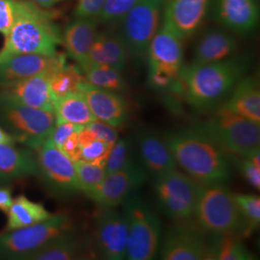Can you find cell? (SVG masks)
<instances>
[{
  "label": "cell",
  "instance_id": "obj_4",
  "mask_svg": "<svg viewBox=\"0 0 260 260\" xmlns=\"http://www.w3.org/2000/svg\"><path fill=\"white\" fill-rule=\"evenodd\" d=\"M194 217L204 231L213 235L249 233L233 193L222 183L201 184Z\"/></svg>",
  "mask_w": 260,
  "mask_h": 260
},
{
  "label": "cell",
  "instance_id": "obj_9",
  "mask_svg": "<svg viewBox=\"0 0 260 260\" xmlns=\"http://www.w3.org/2000/svg\"><path fill=\"white\" fill-rule=\"evenodd\" d=\"M71 219L65 214H52L40 223L0 234V256L26 259L56 237L72 231Z\"/></svg>",
  "mask_w": 260,
  "mask_h": 260
},
{
  "label": "cell",
  "instance_id": "obj_32",
  "mask_svg": "<svg viewBox=\"0 0 260 260\" xmlns=\"http://www.w3.org/2000/svg\"><path fill=\"white\" fill-rule=\"evenodd\" d=\"M48 81L50 91L56 100L70 93L80 92V87L85 79L80 69L66 63L49 74Z\"/></svg>",
  "mask_w": 260,
  "mask_h": 260
},
{
  "label": "cell",
  "instance_id": "obj_6",
  "mask_svg": "<svg viewBox=\"0 0 260 260\" xmlns=\"http://www.w3.org/2000/svg\"><path fill=\"white\" fill-rule=\"evenodd\" d=\"M122 206L128 228L126 259H153L162 240L157 214L135 193L123 202Z\"/></svg>",
  "mask_w": 260,
  "mask_h": 260
},
{
  "label": "cell",
  "instance_id": "obj_29",
  "mask_svg": "<svg viewBox=\"0 0 260 260\" xmlns=\"http://www.w3.org/2000/svg\"><path fill=\"white\" fill-rule=\"evenodd\" d=\"M82 246L79 238L72 231L64 233L31 253L26 259L71 260L79 256Z\"/></svg>",
  "mask_w": 260,
  "mask_h": 260
},
{
  "label": "cell",
  "instance_id": "obj_10",
  "mask_svg": "<svg viewBox=\"0 0 260 260\" xmlns=\"http://www.w3.org/2000/svg\"><path fill=\"white\" fill-rule=\"evenodd\" d=\"M154 179L158 205L172 220L183 223L194 218L201 183L177 169Z\"/></svg>",
  "mask_w": 260,
  "mask_h": 260
},
{
  "label": "cell",
  "instance_id": "obj_23",
  "mask_svg": "<svg viewBox=\"0 0 260 260\" xmlns=\"http://www.w3.org/2000/svg\"><path fill=\"white\" fill-rule=\"evenodd\" d=\"M223 103L231 111L260 123V88L258 80L252 76H243Z\"/></svg>",
  "mask_w": 260,
  "mask_h": 260
},
{
  "label": "cell",
  "instance_id": "obj_16",
  "mask_svg": "<svg viewBox=\"0 0 260 260\" xmlns=\"http://www.w3.org/2000/svg\"><path fill=\"white\" fill-rule=\"evenodd\" d=\"M209 0H165L163 25L180 40L191 37L201 27Z\"/></svg>",
  "mask_w": 260,
  "mask_h": 260
},
{
  "label": "cell",
  "instance_id": "obj_15",
  "mask_svg": "<svg viewBox=\"0 0 260 260\" xmlns=\"http://www.w3.org/2000/svg\"><path fill=\"white\" fill-rule=\"evenodd\" d=\"M164 260H207L208 242L195 228L176 225L170 229L159 247Z\"/></svg>",
  "mask_w": 260,
  "mask_h": 260
},
{
  "label": "cell",
  "instance_id": "obj_20",
  "mask_svg": "<svg viewBox=\"0 0 260 260\" xmlns=\"http://www.w3.org/2000/svg\"><path fill=\"white\" fill-rule=\"evenodd\" d=\"M213 16L224 27L237 34H249L259 21L256 0H214Z\"/></svg>",
  "mask_w": 260,
  "mask_h": 260
},
{
  "label": "cell",
  "instance_id": "obj_42",
  "mask_svg": "<svg viewBox=\"0 0 260 260\" xmlns=\"http://www.w3.org/2000/svg\"><path fill=\"white\" fill-rule=\"evenodd\" d=\"M84 126L76 125L67 121H56L55 125L50 133L49 139L55 145L56 147L60 148L66 140L68 139L73 133L79 131Z\"/></svg>",
  "mask_w": 260,
  "mask_h": 260
},
{
  "label": "cell",
  "instance_id": "obj_31",
  "mask_svg": "<svg viewBox=\"0 0 260 260\" xmlns=\"http://www.w3.org/2000/svg\"><path fill=\"white\" fill-rule=\"evenodd\" d=\"M215 236L212 241L208 242V259H255V255L241 241L235 239L233 235Z\"/></svg>",
  "mask_w": 260,
  "mask_h": 260
},
{
  "label": "cell",
  "instance_id": "obj_43",
  "mask_svg": "<svg viewBox=\"0 0 260 260\" xmlns=\"http://www.w3.org/2000/svg\"><path fill=\"white\" fill-rule=\"evenodd\" d=\"M79 131H76L75 133H73L63 143V145L59 148L74 162L80 160V146H79V142H78V132Z\"/></svg>",
  "mask_w": 260,
  "mask_h": 260
},
{
  "label": "cell",
  "instance_id": "obj_3",
  "mask_svg": "<svg viewBox=\"0 0 260 260\" xmlns=\"http://www.w3.org/2000/svg\"><path fill=\"white\" fill-rule=\"evenodd\" d=\"M62 35L51 15L33 2L17 0L16 19L0 49V63L18 54H57Z\"/></svg>",
  "mask_w": 260,
  "mask_h": 260
},
{
  "label": "cell",
  "instance_id": "obj_13",
  "mask_svg": "<svg viewBox=\"0 0 260 260\" xmlns=\"http://www.w3.org/2000/svg\"><path fill=\"white\" fill-rule=\"evenodd\" d=\"M39 174L47 183L64 193L79 191L75 162L47 138L37 149Z\"/></svg>",
  "mask_w": 260,
  "mask_h": 260
},
{
  "label": "cell",
  "instance_id": "obj_21",
  "mask_svg": "<svg viewBox=\"0 0 260 260\" xmlns=\"http://www.w3.org/2000/svg\"><path fill=\"white\" fill-rule=\"evenodd\" d=\"M142 166L152 177H157L177 169L175 157L167 141L149 129H141L137 133Z\"/></svg>",
  "mask_w": 260,
  "mask_h": 260
},
{
  "label": "cell",
  "instance_id": "obj_28",
  "mask_svg": "<svg viewBox=\"0 0 260 260\" xmlns=\"http://www.w3.org/2000/svg\"><path fill=\"white\" fill-rule=\"evenodd\" d=\"M53 111L56 121H67L80 126H86L95 120L82 92L56 99Z\"/></svg>",
  "mask_w": 260,
  "mask_h": 260
},
{
  "label": "cell",
  "instance_id": "obj_17",
  "mask_svg": "<svg viewBox=\"0 0 260 260\" xmlns=\"http://www.w3.org/2000/svg\"><path fill=\"white\" fill-rule=\"evenodd\" d=\"M66 64L65 57L42 54H18L0 63V86L17 82L35 75L51 74Z\"/></svg>",
  "mask_w": 260,
  "mask_h": 260
},
{
  "label": "cell",
  "instance_id": "obj_46",
  "mask_svg": "<svg viewBox=\"0 0 260 260\" xmlns=\"http://www.w3.org/2000/svg\"><path fill=\"white\" fill-rule=\"evenodd\" d=\"M31 2H33L34 4H36L38 6L41 7H46V8H49L52 7L56 4L64 1V0H30Z\"/></svg>",
  "mask_w": 260,
  "mask_h": 260
},
{
  "label": "cell",
  "instance_id": "obj_40",
  "mask_svg": "<svg viewBox=\"0 0 260 260\" xmlns=\"http://www.w3.org/2000/svg\"><path fill=\"white\" fill-rule=\"evenodd\" d=\"M85 127L90 130L98 139L102 140L105 143L113 145L119 139L118 130L110 124L99 120H93L89 122Z\"/></svg>",
  "mask_w": 260,
  "mask_h": 260
},
{
  "label": "cell",
  "instance_id": "obj_34",
  "mask_svg": "<svg viewBox=\"0 0 260 260\" xmlns=\"http://www.w3.org/2000/svg\"><path fill=\"white\" fill-rule=\"evenodd\" d=\"M139 165L134 157L132 144L128 139H118L112 146L106 164V174L127 170Z\"/></svg>",
  "mask_w": 260,
  "mask_h": 260
},
{
  "label": "cell",
  "instance_id": "obj_36",
  "mask_svg": "<svg viewBox=\"0 0 260 260\" xmlns=\"http://www.w3.org/2000/svg\"><path fill=\"white\" fill-rule=\"evenodd\" d=\"M234 201L244 219L248 223V231L255 228L260 222V198L249 194H233Z\"/></svg>",
  "mask_w": 260,
  "mask_h": 260
},
{
  "label": "cell",
  "instance_id": "obj_22",
  "mask_svg": "<svg viewBox=\"0 0 260 260\" xmlns=\"http://www.w3.org/2000/svg\"><path fill=\"white\" fill-rule=\"evenodd\" d=\"M98 22L96 19H75L64 30L62 43L68 54L77 62L79 67L87 62L90 50L99 33Z\"/></svg>",
  "mask_w": 260,
  "mask_h": 260
},
{
  "label": "cell",
  "instance_id": "obj_27",
  "mask_svg": "<svg viewBox=\"0 0 260 260\" xmlns=\"http://www.w3.org/2000/svg\"><path fill=\"white\" fill-rule=\"evenodd\" d=\"M51 216L52 214L42 204L32 202L24 195L19 196L13 200L7 212L8 220L5 232L43 222Z\"/></svg>",
  "mask_w": 260,
  "mask_h": 260
},
{
  "label": "cell",
  "instance_id": "obj_14",
  "mask_svg": "<svg viewBox=\"0 0 260 260\" xmlns=\"http://www.w3.org/2000/svg\"><path fill=\"white\" fill-rule=\"evenodd\" d=\"M147 174L140 165L106 174L103 181L87 196L101 208L117 207L145 182Z\"/></svg>",
  "mask_w": 260,
  "mask_h": 260
},
{
  "label": "cell",
  "instance_id": "obj_37",
  "mask_svg": "<svg viewBox=\"0 0 260 260\" xmlns=\"http://www.w3.org/2000/svg\"><path fill=\"white\" fill-rule=\"evenodd\" d=\"M141 0H105L98 21L104 23L119 22Z\"/></svg>",
  "mask_w": 260,
  "mask_h": 260
},
{
  "label": "cell",
  "instance_id": "obj_47",
  "mask_svg": "<svg viewBox=\"0 0 260 260\" xmlns=\"http://www.w3.org/2000/svg\"><path fill=\"white\" fill-rule=\"evenodd\" d=\"M4 182H5V180H4V179H2V178L0 177V186L2 185Z\"/></svg>",
  "mask_w": 260,
  "mask_h": 260
},
{
  "label": "cell",
  "instance_id": "obj_24",
  "mask_svg": "<svg viewBox=\"0 0 260 260\" xmlns=\"http://www.w3.org/2000/svg\"><path fill=\"white\" fill-rule=\"evenodd\" d=\"M127 52L121 34L111 31L99 32L85 64L109 66L122 71L126 65Z\"/></svg>",
  "mask_w": 260,
  "mask_h": 260
},
{
  "label": "cell",
  "instance_id": "obj_25",
  "mask_svg": "<svg viewBox=\"0 0 260 260\" xmlns=\"http://www.w3.org/2000/svg\"><path fill=\"white\" fill-rule=\"evenodd\" d=\"M238 48V43L232 34L210 30L206 32L196 47L192 64H207L231 58Z\"/></svg>",
  "mask_w": 260,
  "mask_h": 260
},
{
  "label": "cell",
  "instance_id": "obj_38",
  "mask_svg": "<svg viewBox=\"0 0 260 260\" xmlns=\"http://www.w3.org/2000/svg\"><path fill=\"white\" fill-rule=\"evenodd\" d=\"M242 176L254 189L260 188V149L246 156H236Z\"/></svg>",
  "mask_w": 260,
  "mask_h": 260
},
{
  "label": "cell",
  "instance_id": "obj_44",
  "mask_svg": "<svg viewBox=\"0 0 260 260\" xmlns=\"http://www.w3.org/2000/svg\"><path fill=\"white\" fill-rule=\"evenodd\" d=\"M12 192L7 187H0V210L7 214L12 205Z\"/></svg>",
  "mask_w": 260,
  "mask_h": 260
},
{
  "label": "cell",
  "instance_id": "obj_39",
  "mask_svg": "<svg viewBox=\"0 0 260 260\" xmlns=\"http://www.w3.org/2000/svg\"><path fill=\"white\" fill-rule=\"evenodd\" d=\"M105 0H77L75 5V19H96L101 15Z\"/></svg>",
  "mask_w": 260,
  "mask_h": 260
},
{
  "label": "cell",
  "instance_id": "obj_41",
  "mask_svg": "<svg viewBox=\"0 0 260 260\" xmlns=\"http://www.w3.org/2000/svg\"><path fill=\"white\" fill-rule=\"evenodd\" d=\"M17 0H0V33L9 32L16 19Z\"/></svg>",
  "mask_w": 260,
  "mask_h": 260
},
{
  "label": "cell",
  "instance_id": "obj_33",
  "mask_svg": "<svg viewBox=\"0 0 260 260\" xmlns=\"http://www.w3.org/2000/svg\"><path fill=\"white\" fill-rule=\"evenodd\" d=\"M78 142L80 146V160L102 167L105 166L110 149L114 144L110 145L98 139L85 126L78 132Z\"/></svg>",
  "mask_w": 260,
  "mask_h": 260
},
{
  "label": "cell",
  "instance_id": "obj_18",
  "mask_svg": "<svg viewBox=\"0 0 260 260\" xmlns=\"http://www.w3.org/2000/svg\"><path fill=\"white\" fill-rule=\"evenodd\" d=\"M48 77L49 74H43L0 86V96L29 107L53 111L55 98L50 91Z\"/></svg>",
  "mask_w": 260,
  "mask_h": 260
},
{
  "label": "cell",
  "instance_id": "obj_12",
  "mask_svg": "<svg viewBox=\"0 0 260 260\" xmlns=\"http://www.w3.org/2000/svg\"><path fill=\"white\" fill-rule=\"evenodd\" d=\"M128 228L125 214L114 208H102L94 225V244L103 259L126 258Z\"/></svg>",
  "mask_w": 260,
  "mask_h": 260
},
{
  "label": "cell",
  "instance_id": "obj_19",
  "mask_svg": "<svg viewBox=\"0 0 260 260\" xmlns=\"http://www.w3.org/2000/svg\"><path fill=\"white\" fill-rule=\"evenodd\" d=\"M95 120L106 122L118 128L128 118V105L124 98L117 92L93 87L84 82L80 87Z\"/></svg>",
  "mask_w": 260,
  "mask_h": 260
},
{
  "label": "cell",
  "instance_id": "obj_1",
  "mask_svg": "<svg viewBox=\"0 0 260 260\" xmlns=\"http://www.w3.org/2000/svg\"><path fill=\"white\" fill-rule=\"evenodd\" d=\"M166 141L177 166L199 183H223L231 177L228 153L203 130H181Z\"/></svg>",
  "mask_w": 260,
  "mask_h": 260
},
{
  "label": "cell",
  "instance_id": "obj_7",
  "mask_svg": "<svg viewBox=\"0 0 260 260\" xmlns=\"http://www.w3.org/2000/svg\"><path fill=\"white\" fill-rule=\"evenodd\" d=\"M0 121L16 142L37 149L55 125L53 111L29 107L0 96Z\"/></svg>",
  "mask_w": 260,
  "mask_h": 260
},
{
  "label": "cell",
  "instance_id": "obj_45",
  "mask_svg": "<svg viewBox=\"0 0 260 260\" xmlns=\"http://www.w3.org/2000/svg\"><path fill=\"white\" fill-rule=\"evenodd\" d=\"M16 141L8 131L0 126V145H15Z\"/></svg>",
  "mask_w": 260,
  "mask_h": 260
},
{
  "label": "cell",
  "instance_id": "obj_5",
  "mask_svg": "<svg viewBox=\"0 0 260 260\" xmlns=\"http://www.w3.org/2000/svg\"><path fill=\"white\" fill-rule=\"evenodd\" d=\"M259 124L231 111L223 103L200 129L228 154L246 156L260 149Z\"/></svg>",
  "mask_w": 260,
  "mask_h": 260
},
{
  "label": "cell",
  "instance_id": "obj_11",
  "mask_svg": "<svg viewBox=\"0 0 260 260\" xmlns=\"http://www.w3.org/2000/svg\"><path fill=\"white\" fill-rule=\"evenodd\" d=\"M165 0H141L121 19V37L127 51L137 58L147 56L156 34Z\"/></svg>",
  "mask_w": 260,
  "mask_h": 260
},
{
  "label": "cell",
  "instance_id": "obj_30",
  "mask_svg": "<svg viewBox=\"0 0 260 260\" xmlns=\"http://www.w3.org/2000/svg\"><path fill=\"white\" fill-rule=\"evenodd\" d=\"M85 82L93 87L120 93L125 89L121 71L109 66L85 64L79 67Z\"/></svg>",
  "mask_w": 260,
  "mask_h": 260
},
{
  "label": "cell",
  "instance_id": "obj_26",
  "mask_svg": "<svg viewBox=\"0 0 260 260\" xmlns=\"http://www.w3.org/2000/svg\"><path fill=\"white\" fill-rule=\"evenodd\" d=\"M39 175L37 160L30 150L0 145V177L5 181Z\"/></svg>",
  "mask_w": 260,
  "mask_h": 260
},
{
  "label": "cell",
  "instance_id": "obj_8",
  "mask_svg": "<svg viewBox=\"0 0 260 260\" xmlns=\"http://www.w3.org/2000/svg\"><path fill=\"white\" fill-rule=\"evenodd\" d=\"M182 40L165 25L159 28L149 44L147 58L149 81L158 90L177 89L184 68Z\"/></svg>",
  "mask_w": 260,
  "mask_h": 260
},
{
  "label": "cell",
  "instance_id": "obj_35",
  "mask_svg": "<svg viewBox=\"0 0 260 260\" xmlns=\"http://www.w3.org/2000/svg\"><path fill=\"white\" fill-rule=\"evenodd\" d=\"M79 191L87 195L99 185L106 176L105 169L90 162L78 160L75 162Z\"/></svg>",
  "mask_w": 260,
  "mask_h": 260
},
{
  "label": "cell",
  "instance_id": "obj_2",
  "mask_svg": "<svg viewBox=\"0 0 260 260\" xmlns=\"http://www.w3.org/2000/svg\"><path fill=\"white\" fill-rule=\"evenodd\" d=\"M245 72V62L232 57L213 63L184 66L177 90L193 107L209 109L231 93Z\"/></svg>",
  "mask_w": 260,
  "mask_h": 260
}]
</instances>
